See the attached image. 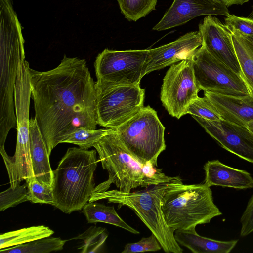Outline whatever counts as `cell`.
Instances as JSON below:
<instances>
[{"label": "cell", "mask_w": 253, "mask_h": 253, "mask_svg": "<svg viewBox=\"0 0 253 253\" xmlns=\"http://www.w3.org/2000/svg\"><path fill=\"white\" fill-rule=\"evenodd\" d=\"M35 119L49 154L69 135L97 124L95 83L84 59L68 57L47 71L29 67Z\"/></svg>", "instance_id": "cell-1"}, {"label": "cell", "mask_w": 253, "mask_h": 253, "mask_svg": "<svg viewBox=\"0 0 253 253\" xmlns=\"http://www.w3.org/2000/svg\"><path fill=\"white\" fill-rule=\"evenodd\" d=\"M102 168L109 174L108 179L95 187L93 192L108 190L114 184L119 190L129 193L133 189L181 180L179 176H167L151 163L142 164L127 150L116 131L112 129L93 146Z\"/></svg>", "instance_id": "cell-2"}, {"label": "cell", "mask_w": 253, "mask_h": 253, "mask_svg": "<svg viewBox=\"0 0 253 253\" xmlns=\"http://www.w3.org/2000/svg\"><path fill=\"white\" fill-rule=\"evenodd\" d=\"M96 152L69 148L53 171L54 206L62 212L70 214L82 210L89 202L95 188Z\"/></svg>", "instance_id": "cell-3"}, {"label": "cell", "mask_w": 253, "mask_h": 253, "mask_svg": "<svg viewBox=\"0 0 253 253\" xmlns=\"http://www.w3.org/2000/svg\"><path fill=\"white\" fill-rule=\"evenodd\" d=\"M21 28L15 16L0 21V146L10 129L17 128L14 89L19 64L25 57Z\"/></svg>", "instance_id": "cell-4"}, {"label": "cell", "mask_w": 253, "mask_h": 253, "mask_svg": "<svg viewBox=\"0 0 253 253\" xmlns=\"http://www.w3.org/2000/svg\"><path fill=\"white\" fill-rule=\"evenodd\" d=\"M161 207L166 223L174 231L195 229L222 214L210 187L204 183L184 184L182 180L169 184Z\"/></svg>", "instance_id": "cell-5"}, {"label": "cell", "mask_w": 253, "mask_h": 253, "mask_svg": "<svg viewBox=\"0 0 253 253\" xmlns=\"http://www.w3.org/2000/svg\"><path fill=\"white\" fill-rule=\"evenodd\" d=\"M170 182L152 185L132 193L118 190L93 192L89 202L106 199L108 203H118L119 208L128 207L155 235L166 253H182V249L175 239V231L166 222L161 207L164 192Z\"/></svg>", "instance_id": "cell-6"}, {"label": "cell", "mask_w": 253, "mask_h": 253, "mask_svg": "<svg viewBox=\"0 0 253 253\" xmlns=\"http://www.w3.org/2000/svg\"><path fill=\"white\" fill-rule=\"evenodd\" d=\"M29 64L25 60L19 64L14 89V103L17 119V143L13 156L2 154L9 178L21 182L34 176L30 148L29 109L31 89Z\"/></svg>", "instance_id": "cell-7"}, {"label": "cell", "mask_w": 253, "mask_h": 253, "mask_svg": "<svg viewBox=\"0 0 253 253\" xmlns=\"http://www.w3.org/2000/svg\"><path fill=\"white\" fill-rule=\"evenodd\" d=\"M165 127L157 112L150 106L137 113L115 130L129 153L142 164L157 167V159L165 150Z\"/></svg>", "instance_id": "cell-8"}, {"label": "cell", "mask_w": 253, "mask_h": 253, "mask_svg": "<svg viewBox=\"0 0 253 253\" xmlns=\"http://www.w3.org/2000/svg\"><path fill=\"white\" fill-rule=\"evenodd\" d=\"M97 124L115 130L143 107L145 89L136 85L95 82Z\"/></svg>", "instance_id": "cell-9"}, {"label": "cell", "mask_w": 253, "mask_h": 253, "mask_svg": "<svg viewBox=\"0 0 253 253\" xmlns=\"http://www.w3.org/2000/svg\"><path fill=\"white\" fill-rule=\"evenodd\" d=\"M191 60L200 90L236 96L252 94L244 78L211 55L203 45Z\"/></svg>", "instance_id": "cell-10"}, {"label": "cell", "mask_w": 253, "mask_h": 253, "mask_svg": "<svg viewBox=\"0 0 253 253\" xmlns=\"http://www.w3.org/2000/svg\"><path fill=\"white\" fill-rule=\"evenodd\" d=\"M149 49L125 51L105 49L96 58L97 80L123 85L140 84L146 75Z\"/></svg>", "instance_id": "cell-11"}, {"label": "cell", "mask_w": 253, "mask_h": 253, "mask_svg": "<svg viewBox=\"0 0 253 253\" xmlns=\"http://www.w3.org/2000/svg\"><path fill=\"white\" fill-rule=\"evenodd\" d=\"M200 90L197 84L191 59L171 65L163 79L161 100L172 117L180 119Z\"/></svg>", "instance_id": "cell-12"}, {"label": "cell", "mask_w": 253, "mask_h": 253, "mask_svg": "<svg viewBox=\"0 0 253 253\" xmlns=\"http://www.w3.org/2000/svg\"><path fill=\"white\" fill-rule=\"evenodd\" d=\"M192 117L222 148L253 164V133L247 126Z\"/></svg>", "instance_id": "cell-13"}, {"label": "cell", "mask_w": 253, "mask_h": 253, "mask_svg": "<svg viewBox=\"0 0 253 253\" xmlns=\"http://www.w3.org/2000/svg\"><path fill=\"white\" fill-rule=\"evenodd\" d=\"M203 45L213 57L243 77L231 31L218 18L207 15L199 24ZM244 78V77H243Z\"/></svg>", "instance_id": "cell-14"}, {"label": "cell", "mask_w": 253, "mask_h": 253, "mask_svg": "<svg viewBox=\"0 0 253 253\" xmlns=\"http://www.w3.org/2000/svg\"><path fill=\"white\" fill-rule=\"evenodd\" d=\"M229 14L227 7L215 0H174L153 30L160 31L172 28L199 16H226Z\"/></svg>", "instance_id": "cell-15"}, {"label": "cell", "mask_w": 253, "mask_h": 253, "mask_svg": "<svg viewBox=\"0 0 253 253\" xmlns=\"http://www.w3.org/2000/svg\"><path fill=\"white\" fill-rule=\"evenodd\" d=\"M203 43L199 31L187 33L175 41L149 49L146 74L186 59H192Z\"/></svg>", "instance_id": "cell-16"}, {"label": "cell", "mask_w": 253, "mask_h": 253, "mask_svg": "<svg viewBox=\"0 0 253 253\" xmlns=\"http://www.w3.org/2000/svg\"><path fill=\"white\" fill-rule=\"evenodd\" d=\"M204 94L222 120L244 126L253 121V94L236 96L204 91Z\"/></svg>", "instance_id": "cell-17"}, {"label": "cell", "mask_w": 253, "mask_h": 253, "mask_svg": "<svg viewBox=\"0 0 253 253\" xmlns=\"http://www.w3.org/2000/svg\"><path fill=\"white\" fill-rule=\"evenodd\" d=\"M204 184L238 189L253 188V178L246 170L226 165L218 160L208 161L204 166Z\"/></svg>", "instance_id": "cell-18"}, {"label": "cell", "mask_w": 253, "mask_h": 253, "mask_svg": "<svg viewBox=\"0 0 253 253\" xmlns=\"http://www.w3.org/2000/svg\"><path fill=\"white\" fill-rule=\"evenodd\" d=\"M30 148L34 176L39 181L51 187L53 180L47 145L36 120H29Z\"/></svg>", "instance_id": "cell-19"}, {"label": "cell", "mask_w": 253, "mask_h": 253, "mask_svg": "<svg viewBox=\"0 0 253 253\" xmlns=\"http://www.w3.org/2000/svg\"><path fill=\"white\" fill-rule=\"evenodd\" d=\"M177 243L194 253H229L236 246L238 240H216L199 235L195 229L175 230Z\"/></svg>", "instance_id": "cell-20"}, {"label": "cell", "mask_w": 253, "mask_h": 253, "mask_svg": "<svg viewBox=\"0 0 253 253\" xmlns=\"http://www.w3.org/2000/svg\"><path fill=\"white\" fill-rule=\"evenodd\" d=\"M82 210L88 223H106L119 227L133 234L140 233L123 220L115 211L114 206H106L96 201L89 202L84 206Z\"/></svg>", "instance_id": "cell-21"}, {"label": "cell", "mask_w": 253, "mask_h": 253, "mask_svg": "<svg viewBox=\"0 0 253 253\" xmlns=\"http://www.w3.org/2000/svg\"><path fill=\"white\" fill-rule=\"evenodd\" d=\"M231 33L243 77L253 94V43L240 34L235 32Z\"/></svg>", "instance_id": "cell-22"}, {"label": "cell", "mask_w": 253, "mask_h": 253, "mask_svg": "<svg viewBox=\"0 0 253 253\" xmlns=\"http://www.w3.org/2000/svg\"><path fill=\"white\" fill-rule=\"evenodd\" d=\"M54 231L44 225L34 226L1 234L0 249L25 244L51 236Z\"/></svg>", "instance_id": "cell-23"}, {"label": "cell", "mask_w": 253, "mask_h": 253, "mask_svg": "<svg viewBox=\"0 0 253 253\" xmlns=\"http://www.w3.org/2000/svg\"><path fill=\"white\" fill-rule=\"evenodd\" d=\"M67 240L47 237L11 247L0 249L3 253H48L62 250Z\"/></svg>", "instance_id": "cell-24"}, {"label": "cell", "mask_w": 253, "mask_h": 253, "mask_svg": "<svg viewBox=\"0 0 253 253\" xmlns=\"http://www.w3.org/2000/svg\"><path fill=\"white\" fill-rule=\"evenodd\" d=\"M108 236L104 228L90 226L84 233L71 239H80L83 244L78 249L81 253H96L100 252Z\"/></svg>", "instance_id": "cell-25"}, {"label": "cell", "mask_w": 253, "mask_h": 253, "mask_svg": "<svg viewBox=\"0 0 253 253\" xmlns=\"http://www.w3.org/2000/svg\"><path fill=\"white\" fill-rule=\"evenodd\" d=\"M122 13L129 21H136L156 9L157 0H117Z\"/></svg>", "instance_id": "cell-26"}, {"label": "cell", "mask_w": 253, "mask_h": 253, "mask_svg": "<svg viewBox=\"0 0 253 253\" xmlns=\"http://www.w3.org/2000/svg\"><path fill=\"white\" fill-rule=\"evenodd\" d=\"M112 129L109 128L99 129H86L80 128L69 135L62 143L74 144L80 148L88 150L93 147L94 145L104 135L110 132Z\"/></svg>", "instance_id": "cell-27"}, {"label": "cell", "mask_w": 253, "mask_h": 253, "mask_svg": "<svg viewBox=\"0 0 253 253\" xmlns=\"http://www.w3.org/2000/svg\"><path fill=\"white\" fill-rule=\"evenodd\" d=\"M29 191V201L32 203L48 204L54 206L52 187L43 183L33 176L27 180Z\"/></svg>", "instance_id": "cell-28"}, {"label": "cell", "mask_w": 253, "mask_h": 253, "mask_svg": "<svg viewBox=\"0 0 253 253\" xmlns=\"http://www.w3.org/2000/svg\"><path fill=\"white\" fill-rule=\"evenodd\" d=\"M187 114L208 120H222L215 107L205 96L203 97L198 96L192 101L187 108Z\"/></svg>", "instance_id": "cell-29"}, {"label": "cell", "mask_w": 253, "mask_h": 253, "mask_svg": "<svg viewBox=\"0 0 253 253\" xmlns=\"http://www.w3.org/2000/svg\"><path fill=\"white\" fill-rule=\"evenodd\" d=\"M29 201V191L26 182L13 188L11 186L0 193V211Z\"/></svg>", "instance_id": "cell-30"}, {"label": "cell", "mask_w": 253, "mask_h": 253, "mask_svg": "<svg viewBox=\"0 0 253 253\" xmlns=\"http://www.w3.org/2000/svg\"><path fill=\"white\" fill-rule=\"evenodd\" d=\"M225 25L231 32L244 36H253V19L229 14L225 18Z\"/></svg>", "instance_id": "cell-31"}, {"label": "cell", "mask_w": 253, "mask_h": 253, "mask_svg": "<svg viewBox=\"0 0 253 253\" xmlns=\"http://www.w3.org/2000/svg\"><path fill=\"white\" fill-rule=\"evenodd\" d=\"M162 248L157 238L152 233L150 236L143 237L137 242L126 244L122 253L157 251Z\"/></svg>", "instance_id": "cell-32"}, {"label": "cell", "mask_w": 253, "mask_h": 253, "mask_svg": "<svg viewBox=\"0 0 253 253\" xmlns=\"http://www.w3.org/2000/svg\"><path fill=\"white\" fill-rule=\"evenodd\" d=\"M240 235L244 237L253 232V194L241 216Z\"/></svg>", "instance_id": "cell-33"}, {"label": "cell", "mask_w": 253, "mask_h": 253, "mask_svg": "<svg viewBox=\"0 0 253 253\" xmlns=\"http://www.w3.org/2000/svg\"><path fill=\"white\" fill-rule=\"evenodd\" d=\"M226 7H229L233 5H242L249 1V0H215Z\"/></svg>", "instance_id": "cell-34"}, {"label": "cell", "mask_w": 253, "mask_h": 253, "mask_svg": "<svg viewBox=\"0 0 253 253\" xmlns=\"http://www.w3.org/2000/svg\"><path fill=\"white\" fill-rule=\"evenodd\" d=\"M247 127L253 133V121L249 123L247 125Z\"/></svg>", "instance_id": "cell-35"}, {"label": "cell", "mask_w": 253, "mask_h": 253, "mask_svg": "<svg viewBox=\"0 0 253 253\" xmlns=\"http://www.w3.org/2000/svg\"><path fill=\"white\" fill-rule=\"evenodd\" d=\"M244 36V35H243ZM253 43V36H244Z\"/></svg>", "instance_id": "cell-36"}, {"label": "cell", "mask_w": 253, "mask_h": 253, "mask_svg": "<svg viewBox=\"0 0 253 253\" xmlns=\"http://www.w3.org/2000/svg\"><path fill=\"white\" fill-rule=\"evenodd\" d=\"M249 17H250L251 18L253 19V9L251 13L250 14V16H249Z\"/></svg>", "instance_id": "cell-37"}]
</instances>
